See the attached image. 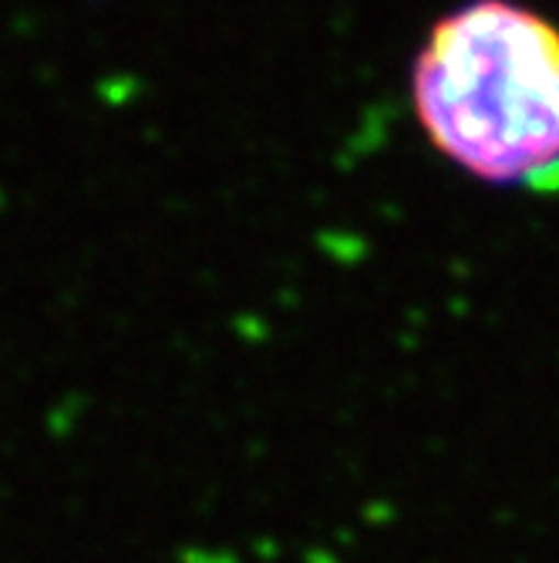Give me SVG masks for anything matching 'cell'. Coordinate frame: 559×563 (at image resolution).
I'll use <instances>...</instances> for the list:
<instances>
[{"instance_id": "6da1fadb", "label": "cell", "mask_w": 559, "mask_h": 563, "mask_svg": "<svg viewBox=\"0 0 559 563\" xmlns=\"http://www.w3.org/2000/svg\"><path fill=\"white\" fill-rule=\"evenodd\" d=\"M412 109L441 159L479 183L559 166V24L516 0H469L428 27Z\"/></svg>"}]
</instances>
